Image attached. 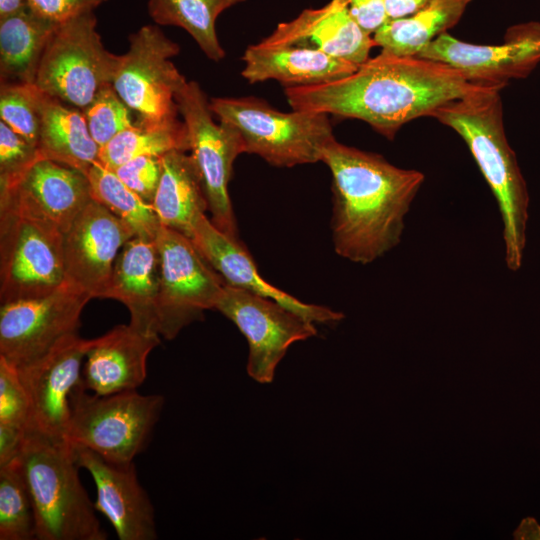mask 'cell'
<instances>
[{
  "label": "cell",
  "instance_id": "cell-36",
  "mask_svg": "<svg viewBox=\"0 0 540 540\" xmlns=\"http://www.w3.org/2000/svg\"><path fill=\"white\" fill-rule=\"evenodd\" d=\"M113 171L125 185L152 205L162 173L161 157H137Z\"/></svg>",
  "mask_w": 540,
  "mask_h": 540
},
{
  "label": "cell",
  "instance_id": "cell-8",
  "mask_svg": "<svg viewBox=\"0 0 540 540\" xmlns=\"http://www.w3.org/2000/svg\"><path fill=\"white\" fill-rule=\"evenodd\" d=\"M175 101L188 130L189 151L202 179L211 222L239 239L228 185L235 159L245 153L243 139L231 124L214 121L210 100L197 82L186 81L176 92Z\"/></svg>",
  "mask_w": 540,
  "mask_h": 540
},
{
  "label": "cell",
  "instance_id": "cell-5",
  "mask_svg": "<svg viewBox=\"0 0 540 540\" xmlns=\"http://www.w3.org/2000/svg\"><path fill=\"white\" fill-rule=\"evenodd\" d=\"M88 392L79 381L70 394L66 441L109 462L133 463L148 444L164 397L142 395L136 390L109 395Z\"/></svg>",
  "mask_w": 540,
  "mask_h": 540
},
{
  "label": "cell",
  "instance_id": "cell-19",
  "mask_svg": "<svg viewBox=\"0 0 540 540\" xmlns=\"http://www.w3.org/2000/svg\"><path fill=\"white\" fill-rule=\"evenodd\" d=\"M190 239L226 284L273 299L313 323H334L344 318L341 312L304 303L266 282L240 240L220 231L205 214L195 223Z\"/></svg>",
  "mask_w": 540,
  "mask_h": 540
},
{
  "label": "cell",
  "instance_id": "cell-40",
  "mask_svg": "<svg viewBox=\"0 0 540 540\" xmlns=\"http://www.w3.org/2000/svg\"><path fill=\"white\" fill-rule=\"evenodd\" d=\"M431 0H385L389 20L410 16Z\"/></svg>",
  "mask_w": 540,
  "mask_h": 540
},
{
  "label": "cell",
  "instance_id": "cell-41",
  "mask_svg": "<svg viewBox=\"0 0 540 540\" xmlns=\"http://www.w3.org/2000/svg\"><path fill=\"white\" fill-rule=\"evenodd\" d=\"M514 539L540 540V525L532 517L524 518L513 532Z\"/></svg>",
  "mask_w": 540,
  "mask_h": 540
},
{
  "label": "cell",
  "instance_id": "cell-31",
  "mask_svg": "<svg viewBox=\"0 0 540 540\" xmlns=\"http://www.w3.org/2000/svg\"><path fill=\"white\" fill-rule=\"evenodd\" d=\"M36 539L35 514L16 461L0 466V540Z\"/></svg>",
  "mask_w": 540,
  "mask_h": 540
},
{
  "label": "cell",
  "instance_id": "cell-26",
  "mask_svg": "<svg viewBox=\"0 0 540 540\" xmlns=\"http://www.w3.org/2000/svg\"><path fill=\"white\" fill-rule=\"evenodd\" d=\"M57 25L29 5L0 18L1 84H34L43 52Z\"/></svg>",
  "mask_w": 540,
  "mask_h": 540
},
{
  "label": "cell",
  "instance_id": "cell-17",
  "mask_svg": "<svg viewBox=\"0 0 540 540\" xmlns=\"http://www.w3.org/2000/svg\"><path fill=\"white\" fill-rule=\"evenodd\" d=\"M133 229L92 199L64 233L66 279L92 298H105L119 250Z\"/></svg>",
  "mask_w": 540,
  "mask_h": 540
},
{
  "label": "cell",
  "instance_id": "cell-27",
  "mask_svg": "<svg viewBox=\"0 0 540 540\" xmlns=\"http://www.w3.org/2000/svg\"><path fill=\"white\" fill-rule=\"evenodd\" d=\"M472 0H431L403 18L388 20L373 35L381 51L416 57L431 41L458 23Z\"/></svg>",
  "mask_w": 540,
  "mask_h": 540
},
{
  "label": "cell",
  "instance_id": "cell-10",
  "mask_svg": "<svg viewBox=\"0 0 540 540\" xmlns=\"http://www.w3.org/2000/svg\"><path fill=\"white\" fill-rule=\"evenodd\" d=\"M160 261L158 333L175 338L187 325L215 309L226 285L186 235L160 226L155 238Z\"/></svg>",
  "mask_w": 540,
  "mask_h": 540
},
{
  "label": "cell",
  "instance_id": "cell-7",
  "mask_svg": "<svg viewBox=\"0 0 540 540\" xmlns=\"http://www.w3.org/2000/svg\"><path fill=\"white\" fill-rule=\"evenodd\" d=\"M93 11L59 23L43 52L35 86L51 97L84 109L112 84L121 55L108 51Z\"/></svg>",
  "mask_w": 540,
  "mask_h": 540
},
{
  "label": "cell",
  "instance_id": "cell-15",
  "mask_svg": "<svg viewBox=\"0 0 540 540\" xmlns=\"http://www.w3.org/2000/svg\"><path fill=\"white\" fill-rule=\"evenodd\" d=\"M460 70L473 83L504 87L527 76L540 61V23L513 27L500 45L460 41L443 33L416 56Z\"/></svg>",
  "mask_w": 540,
  "mask_h": 540
},
{
  "label": "cell",
  "instance_id": "cell-2",
  "mask_svg": "<svg viewBox=\"0 0 540 540\" xmlns=\"http://www.w3.org/2000/svg\"><path fill=\"white\" fill-rule=\"evenodd\" d=\"M321 162L332 176L331 231L335 252L369 264L397 246L404 220L424 182L417 170L332 139Z\"/></svg>",
  "mask_w": 540,
  "mask_h": 540
},
{
  "label": "cell",
  "instance_id": "cell-38",
  "mask_svg": "<svg viewBox=\"0 0 540 540\" xmlns=\"http://www.w3.org/2000/svg\"><path fill=\"white\" fill-rule=\"evenodd\" d=\"M351 15L360 27L373 35L388 20L385 0H347Z\"/></svg>",
  "mask_w": 540,
  "mask_h": 540
},
{
  "label": "cell",
  "instance_id": "cell-33",
  "mask_svg": "<svg viewBox=\"0 0 540 540\" xmlns=\"http://www.w3.org/2000/svg\"><path fill=\"white\" fill-rule=\"evenodd\" d=\"M82 111L89 132L100 148L134 123L129 107L112 84L104 86Z\"/></svg>",
  "mask_w": 540,
  "mask_h": 540
},
{
  "label": "cell",
  "instance_id": "cell-22",
  "mask_svg": "<svg viewBox=\"0 0 540 540\" xmlns=\"http://www.w3.org/2000/svg\"><path fill=\"white\" fill-rule=\"evenodd\" d=\"M241 75L249 83L276 80L285 88L326 84L351 75L359 67L317 49L299 46H248Z\"/></svg>",
  "mask_w": 540,
  "mask_h": 540
},
{
  "label": "cell",
  "instance_id": "cell-1",
  "mask_svg": "<svg viewBox=\"0 0 540 540\" xmlns=\"http://www.w3.org/2000/svg\"><path fill=\"white\" fill-rule=\"evenodd\" d=\"M485 86L444 63L381 51L347 77L284 93L295 110L359 119L393 140L407 122Z\"/></svg>",
  "mask_w": 540,
  "mask_h": 540
},
{
  "label": "cell",
  "instance_id": "cell-24",
  "mask_svg": "<svg viewBox=\"0 0 540 540\" xmlns=\"http://www.w3.org/2000/svg\"><path fill=\"white\" fill-rule=\"evenodd\" d=\"M162 173L152 207L161 225L191 237L208 210L202 179L193 157L174 150L161 157Z\"/></svg>",
  "mask_w": 540,
  "mask_h": 540
},
{
  "label": "cell",
  "instance_id": "cell-20",
  "mask_svg": "<svg viewBox=\"0 0 540 540\" xmlns=\"http://www.w3.org/2000/svg\"><path fill=\"white\" fill-rule=\"evenodd\" d=\"M260 43L317 49L358 66L369 59L375 46L372 35L351 15L347 0H330L320 8L303 10Z\"/></svg>",
  "mask_w": 540,
  "mask_h": 540
},
{
  "label": "cell",
  "instance_id": "cell-37",
  "mask_svg": "<svg viewBox=\"0 0 540 540\" xmlns=\"http://www.w3.org/2000/svg\"><path fill=\"white\" fill-rule=\"evenodd\" d=\"M107 0H28L29 7L42 17L61 23L85 12L94 11Z\"/></svg>",
  "mask_w": 540,
  "mask_h": 540
},
{
  "label": "cell",
  "instance_id": "cell-16",
  "mask_svg": "<svg viewBox=\"0 0 540 540\" xmlns=\"http://www.w3.org/2000/svg\"><path fill=\"white\" fill-rule=\"evenodd\" d=\"M91 343L92 339L77 333L67 335L41 357L17 368L31 405L28 429L65 439L70 394L81 379L82 361Z\"/></svg>",
  "mask_w": 540,
  "mask_h": 540
},
{
  "label": "cell",
  "instance_id": "cell-35",
  "mask_svg": "<svg viewBox=\"0 0 540 540\" xmlns=\"http://www.w3.org/2000/svg\"><path fill=\"white\" fill-rule=\"evenodd\" d=\"M40 158L37 147L0 121V181L19 175Z\"/></svg>",
  "mask_w": 540,
  "mask_h": 540
},
{
  "label": "cell",
  "instance_id": "cell-11",
  "mask_svg": "<svg viewBox=\"0 0 540 540\" xmlns=\"http://www.w3.org/2000/svg\"><path fill=\"white\" fill-rule=\"evenodd\" d=\"M177 43L157 26L145 25L129 36L112 85L138 118L161 120L177 116L176 92L186 83L170 59L179 54Z\"/></svg>",
  "mask_w": 540,
  "mask_h": 540
},
{
  "label": "cell",
  "instance_id": "cell-23",
  "mask_svg": "<svg viewBox=\"0 0 540 540\" xmlns=\"http://www.w3.org/2000/svg\"><path fill=\"white\" fill-rule=\"evenodd\" d=\"M160 261L155 239L134 236L119 252L105 298L123 303L130 313V325L158 334L157 299Z\"/></svg>",
  "mask_w": 540,
  "mask_h": 540
},
{
  "label": "cell",
  "instance_id": "cell-18",
  "mask_svg": "<svg viewBox=\"0 0 540 540\" xmlns=\"http://www.w3.org/2000/svg\"><path fill=\"white\" fill-rule=\"evenodd\" d=\"M72 448L78 466L94 480L95 510L111 523L118 539H157L154 508L138 481L134 464H116L87 448Z\"/></svg>",
  "mask_w": 540,
  "mask_h": 540
},
{
  "label": "cell",
  "instance_id": "cell-30",
  "mask_svg": "<svg viewBox=\"0 0 540 540\" xmlns=\"http://www.w3.org/2000/svg\"><path fill=\"white\" fill-rule=\"evenodd\" d=\"M92 199L126 222L135 235L155 239L161 226L152 205L145 202L116 173L96 161L85 173Z\"/></svg>",
  "mask_w": 540,
  "mask_h": 540
},
{
  "label": "cell",
  "instance_id": "cell-29",
  "mask_svg": "<svg viewBox=\"0 0 540 540\" xmlns=\"http://www.w3.org/2000/svg\"><path fill=\"white\" fill-rule=\"evenodd\" d=\"M245 0H148V13L158 25L183 28L213 61L225 56L216 33V20L226 9Z\"/></svg>",
  "mask_w": 540,
  "mask_h": 540
},
{
  "label": "cell",
  "instance_id": "cell-28",
  "mask_svg": "<svg viewBox=\"0 0 540 540\" xmlns=\"http://www.w3.org/2000/svg\"><path fill=\"white\" fill-rule=\"evenodd\" d=\"M189 151L190 141L184 121L177 116L161 120L138 118L100 148L98 161L114 170L125 162L142 156L162 157L174 151Z\"/></svg>",
  "mask_w": 540,
  "mask_h": 540
},
{
  "label": "cell",
  "instance_id": "cell-39",
  "mask_svg": "<svg viewBox=\"0 0 540 540\" xmlns=\"http://www.w3.org/2000/svg\"><path fill=\"white\" fill-rule=\"evenodd\" d=\"M27 430L0 425V466L16 460L22 450Z\"/></svg>",
  "mask_w": 540,
  "mask_h": 540
},
{
  "label": "cell",
  "instance_id": "cell-14",
  "mask_svg": "<svg viewBox=\"0 0 540 540\" xmlns=\"http://www.w3.org/2000/svg\"><path fill=\"white\" fill-rule=\"evenodd\" d=\"M92 200L85 173L40 158L19 175L0 181V211H11L65 233Z\"/></svg>",
  "mask_w": 540,
  "mask_h": 540
},
{
  "label": "cell",
  "instance_id": "cell-13",
  "mask_svg": "<svg viewBox=\"0 0 540 540\" xmlns=\"http://www.w3.org/2000/svg\"><path fill=\"white\" fill-rule=\"evenodd\" d=\"M231 320L249 344L248 375L258 383H271L290 345L313 337V322L273 299L226 284L215 306Z\"/></svg>",
  "mask_w": 540,
  "mask_h": 540
},
{
  "label": "cell",
  "instance_id": "cell-4",
  "mask_svg": "<svg viewBox=\"0 0 540 540\" xmlns=\"http://www.w3.org/2000/svg\"><path fill=\"white\" fill-rule=\"evenodd\" d=\"M32 500L36 539L106 540L82 486L72 446L28 429L16 460Z\"/></svg>",
  "mask_w": 540,
  "mask_h": 540
},
{
  "label": "cell",
  "instance_id": "cell-3",
  "mask_svg": "<svg viewBox=\"0 0 540 540\" xmlns=\"http://www.w3.org/2000/svg\"><path fill=\"white\" fill-rule=\"evenodd\" d=\"M499 86H485L438 107L432 114L466 142L499 207L509 270L522 266L529 194L504 129Z\"/></svg>",
  "mask_w": 540,
  "mask_h": 540
},
{
  "label": "cell",
  "instance_id": "cell-42",
  "mask_svg": "<svg viewBox=\"0 0 540 540\" xmlns=\"http://www.w3.org/2000/svg\"><path fill=\"white\" fill-rule=\"evenodd\" d=\"M28 6V0H0V18L14 14Z\"/></svg>",
  "mask_w": 540,
  "mask_h": 540
},
{
  "label": "cell",
  "instance_id": "cell-25",
  "mask_svg": "<svg viewBox=\"0 0 540 540\" xmlns=\"http://www.w3.org/2000/svg\"><path fill=\"white\" fill-rule=\"evenodd\" d=\"M40 116L37 149L42 158L83 173L98 161L100 147L92 138L81 109L43 92Z\"/></svg>",
  "mask_w": 540,
  "mask_h": 540
},
{
  "label": "cell",
  "instance_id": "cell-21",
  "mask_svg": "<svg viewBox=\"0 0 540 540\" xmlns=\"http://www.w3.org/2000/svg\"><path fill=\"white\" fill-rule=\"evenodd\" d=\"M159 343L158 334L130 324L115 326L92 339L81 370V384L97 395L136 390L147 376L148 356Z\"/></svg>",
  "mask_w": 540,
  "mask_h": 540
},
{
  "label": "cell",
  "instance_id": "cell-32",
  "mask_svg": "<svg viewBox=\"0 0 540 540\" xmlns=\"http://www.w3.org/2000/svg\"><path fill=\"white\" fill-rule=\"evenodd\" d=\"M42 91L35 84H1L0 118L13 131L37 147Z\"/></svg>",
  "mask_w": 540,
  "mask_h": 540
},
{
  "label": "cell",
  "instance_id": "cell-6",
  "mask_svg": "<svg viewBox=\"0 0 540 540\" xmlns=\"http://www.w3.org/2000/svg\"><path fill=\"white\" fill-rule=\"evenodd\" d=\"M210 107L219 121L239 131L245 153L256 154L275 167L319 162L335 138L325 113L281 112L256 97L212 98Z\"/></svg>",
  "mask_w": 540,
  "mask_h": 540
},
{
  "label": "cell",
  "instance_id": "cell-34",
  "mask_svg": "<svg viewBox=\"0 0 540 540\" xmlns=\"http://www.w3.org/2000/svg\"><path fill=\"white\" fill-rule=\"evenodd\" d=\"M31 405L17 367L0 356V425L28 430Z\"/></svg>",
  "mask_w": 540,
  "mask_h": 540
},
{
  "label": "cell",
  "instance_id": "cell-9",
  "mask_svg": "<svg viewBox=\"0 0 540 540\" xmlns=\"http://www.w3.org/2000/svg\"><path fill=\"white\" fill-rule=\"evenodd\" d=\"M66 280L64 233L11 211H0L1 304L38 298Z\"/></svg>",
  "mask_w": 540,
  "mask_h": 540
},
{
  "label": "cell",
  "instance_id": "cell-12",
  "mask_svg": "<svg viewBox=\"0 0 540 540\" xmlns=\"http://www.w3.org/2000/svg\"><path fill=\"white\" fill-rule=\"evenodd\" d=\"M91 295L69 280L52 293L1 304L0 356L19 368L77 333Z\"/></svg>",
  "mask_w": 540,
  "mask_h": 540
}]
</instances>
